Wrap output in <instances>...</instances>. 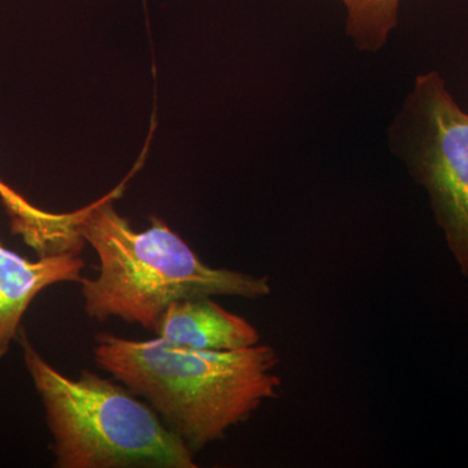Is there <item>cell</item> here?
Instances as JSON below:
<instances>
[{
	"label": "cell",
	"instance_id": "obj_1",
	"mask_svg": "<svg viewBox=\"0 0 468 468\" xmlns=\"http://www.w3.org/2000/svg\"><path fill=\"white\" fill-rule=\"evenodd\" d=\"M101 369L155 410L165 426L197 454L223 439L268 399L282 381L279 356L268 345L230 351L196 350L156 337H95Z\"/></svg>",
	"mask_w": 468,
	"mask_h": 468
},
{
	"label": "cell",
	"instance_id": "obj_2",
	"mask_svg": "<svg viewBox=\"0 0 468 468\" xmlns=\"http://www.w3.org/2000/svg\"><path fill=\"white\" fill-rule=\"evenodd\" d=\"M117 186L100 201L82 208L80 236L97 252V276L82 277L86 315L97 322L124 320L155 332L172 303L196 297L258 300L271 294L270 279L215 268L158 218L138 232L116 211Z\"/></svg>",
	"mask_w": 468,
	"mask_h": 468
},
{
	"label": "cell",
	"instance_id": "obj_3",
	"mask_svg": "<svg viewBox=\"0 0 468 468\" xmlns=\"http://www.w3.org/2000/svg\"><path fill=\"white\" fill-rule=\"evenodd\" d=\"M24 363L41 397L58 468H196L194 452L149 403L84 369L68 378L27 335Z\"/></svg>",
	"mask_w": 468,
	"mask_h": 468
},
{
	"label": "cell",
	"instance_id": "obj_4",
	"mask_svg": "<svg viewBox=\"0 0 468 468\" xmlns=\"http://www.w3.org/2000/svg\"><path fill=\"white\" fill-rule=\"evenodd\" d=\"M392 140L430 194L437 223L468 277V113L437 73L417 77Z\"/></svg>",
	"mask_w": 468,
	"mask_h": 468
},
{
	"label": "cell",
	"instance_id": "obj_5",
	"mask_svg": "<svg viewBox=\"0 0 468 468\" xmlns=\"http://www.w3.org/2000/svg\"><path fill=\"white\" fill-rule=\"evenodd\" d=\"M85 264L76 251L27 260L0 239V360L17 340L21 322L37 295L60 282H81Z\"/></svg>",
	"mask_w": 468,
	"mask_h": 468
},
{
	"label": "cell",
	"instance_id": "obj_6",
	"mask_svg": "<svg viewBox=\"0 0 468 468\" xmlns=\"http://www.w3.org/2000/svg\"><path fill=\"white\" fill-rule=\"evenodd\" d=\"M156 337L196 350L230 351L261 344L258 329L211 297L175 302L156 325Z\"/></svg>",
	"mask_w": 468,
	"mask_h": 468
},
{
	"label": "cell",
	"instance_id": "obj_7",
	"mask_svg": "<svg viewBox=\"0 0 468 468\" xmlns=\"http://www.w3.org/2000/svg\"><path fill=\"white\" fill-rule=\"evenodd\" d=\"M347 7V34L362 50L375 51L397 27L399 0H343Z\"/></svg>",
	"mask_w": 468,
	"mask_h": 468
},
{
	"label": "cell",
	"instance_id": "obj_8",
	"mask_svg": "<svg viewBox=\"0 0 468 468\" xmlns=\"http://www.w3.org/2000/svg\"><path fill=\"white\" fill-rule=\"evenodd\" d=\"M0 199L11 220L12 232L26 241L42 236L50 227L54 218L52 212L36 207L2 180H0Z\"/></svg>",
	"mask_w": 468,
	"mask_h": 468
}]
</instances>
